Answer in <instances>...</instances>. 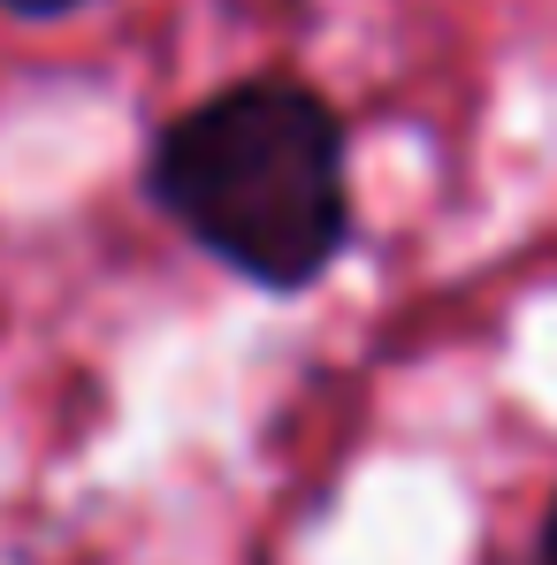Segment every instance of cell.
<instances>
[{
	"instance_id": "obj_3",
	"label": "cell",
	"mask_w": 557,
	"mask_h": 565,
	"mask_svg": "<svg viewBox=\"0 0 557 565\" xmlns=\"http://www.w3.org/2000/svg\"><path fill=\"white\" fill-rule=\"evenodd\" d=\"M535 565H557V497H550V520H543V543H535Z\"/></svg>"
},
{
	"instance_id": "obj_1",
	"label": "cell",
	"mask_w": 557,
	"mask_h": 565,
	"mask_svg": "<svg viewBox=\"0 0 557 565\" xmlns=\"http://www.w3.org/2000/svg\"><path fill=\"white\" fill-rule=\"evenodd\" d=\"M146 206L222 276L298 298L352 253V130L290 70H253L176 107L138 161Z\"/></svg>"
},
{
	"instance_id": "obj_2",
	"label": "cell",
	"mask_w": 557,
	"mask_h": 565,
	"mask_svg": "<svg viewBox=\"0 0 557 565\" xmlns=\"http://www.w3.org/2000/svg\"><path fill=\"white\" fill-rule=\"evenodd\" d=\"M8 15H23V23H54V15H77V8H93V0H0Z\"/></svg>"
}]
</instances>
